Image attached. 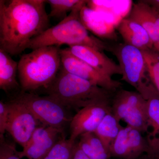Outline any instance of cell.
Wrapping results in <instances>:
<instances>
[{
	"mask_svg": "<svg viewBox=\"0 0 159 159\" xmlns=\"http://www.w3.org/2000/svg\"><path fill=\"white\" fill-rule=\"evenodd\" d=\"M62 131L44 125L38 126L22 151H18L20 158L43 159L54 144Z\"/></svg>",
	"mask_w": 159,
	"mask_h": 159,
	"instance_id": "obj_11",
	"label": "cell"
},
{
	"mask_svg": "<svg viewBox=\"0 0 159 159\" xmlns=\"http://www.w3.org/2000/svg\"><path fill=\"white\" fill-rule=\"evenodd\" d=\"M78 145L89 159H109V153L93 132L81 135Z\"/></svg>",
	"mask_w": 159,
	"mask_h": 159,
	"instance_id": "obj_20",
	"label": "cell"
},
{
	"mask_svg": "<svg viewBox=\"0 0 159 159\" xmlns=\"http://www.w3.org/2000/svg\"><path fill=\"white\" fill-rule=\"evenodd\" d=\"M80 17L87 29L98 37L111 39L116 37L115 33L116 25L108 20L107 16L90 9L86 4L81 8Z\"/></svg>",
	"mask_w": 159,
	"mask_h": 159,
	"instance_id": "obj_13",
	"label": "cell"
},
{
	"mask_svg": "<svg viewBox=\"0 0 159 159\" xmlns=\"http://www.w3.org/2000/svg\"><path fill=\"white\" fill-rule=\"evenodd\" d=\"M60 55L61 67L67 72L113 93L121 89L122 83L100 74L87 63L73 55L68 48L61 49Z\"/></svg>",
	"mask_w": 159,
	"mask_h": 159,
	"instance_id": "obj_9",
	"label": "cell"
},
{
	"mask_svg": "<svg viewBox=\"0 0 159 159\" xmlns=\"http://www.w3.org/2000/svg\"><path fill=\"white\" fill-rule=\"evenodd\" d=\"M75 144L64 137L56 142L43 159H72Z\"/></svg>",
	"mask_w": 159,
	"mask_h": 159,
	"instance_id": "obj_22",
	"label": "cell"
},
{
	"mask_svg": "<svg viewBox=\"0 0 159 159\" xmlns=\"http://www.w3.org/2000/svg\"><path fill=\"white\" fill-rule=\"evenodd\" d=\"M147 139L150 145L152 153L155 158L159 159V139Z\"/></svg>",
	"mask_w": 159,
	"mask_h": 159,
	"instance_id": "obj_26",
	"label": "cell"
},
{
	"mask_svg": "<svg viewBox=\"0 0 159 159\" xmlns=\"http://www.w3.org/2000/svg\"><path fill=\"white\" fill-rule=\"evenodd\" d=\"M112 113L119 121L141 133H148L146 101L136 91L120 89L114 94L111 102Z\"/></svg>",
	"mask_w": 159,
	"mask_h": 159,
	"instance_id": "obj_5",
	"label": "cell"
},
{
	"mask_svg": "<svg viewBox=\"0 0 159 159\" xmlns=\"http://www.w3.org/2000/svg\"><path fill=\"white\" fill-rule=\"evenodd\" d=\"M44 0L0 1V49L11 56L49 28Z\"/></svg>",
	"mask_w": 159,
	"mask_h": 159,
	"instance_id": "obj_1",
	"label": "cell"
},
{
	"mask_svg": "<svg viewBox=\"0 0 159 159\" xmlns=\"http://www.w3.org/2000/svg\"><path fill=\"white\" fill-rule=\"evenodd\" d=\"M60 51L57 46L42 47L21 56L18 74L22 92L33 93L51 85L61 67Z\"/></svg>",
	"mask_w": 159,
	"mask_h": 159,
	"instance_id": "obj_4",
	"label": "cell"
},
{
	"mask_svg": "<svg viewBox=\"0 0 159 159\" xmlns=\"http://www.w3.org/2000/svg\"><path fill=\"white\" fill-rule=\"evenodd\" d=\"M146 101V112L149 128L147 139H159V93L151 83L140 93Z\"/></svg>",
	"mask_w": 159,
	"mask_h": 159,
	"instance_id": "obj_16",
	"label": "cell"
},
{
	"mask_svg": "<svg viewBox=\"0 0 159 159\" xmlns=\"http://www.w3.org/2000/svg\"><path fill=\"white\" fill-rule=\"evenodd\" d=\"M84 1L81 0H48L46 1L51 7L49 17L62 18L66 17L67 13L71 12Z\"/></svg>",
	"mask_w": 159,
	"mask_h": 159,
	"instance_id": "obj_23",
	"label": "cell"
},
{
	"mask_svg": "<svg viewBox=\"0 0 159 159\" xmlns=\"http://www.w3.org/2000/svg\"><path fill=\"white\" fill-rule=\"evenodd\" d=\"M155 159H159L156 158H155Z\"/></svg>",
	"mask_w": 159,
	"mask_h": 159,
	"instance_id": "obj_31",
	"label": "cell"
},
{
	"mask_svg": "<svg viewBox=\"0 0 159 159\" xmlns=\"http://www.w3.org/2000/svg\"><path fill=\"white\" fill-rule=\"evenodd\" d=\"M109 52L116 57L122 70V80L140 92L151 83L142 51L125 43L110 46Z\"/></svg>",
	"mask_w": 159,
	"mask_h": 159,
	"instance_id": "obj_6",
	"label": "cell"
},
{
	"mask_svg": "<svg viewBox=\"0 0 159 159\" xmlns=\"http://www.w3.org/2000/svg\"><path fill=\"white\" fill-rule=\"evenodd\" d=\"M152 84L159 93V53L154 48L142 51Z\"/></svg>",
	"mask_w": 159,
	"mask_h": 159,
	"instance_id": "obj_21",
	"label": "cell"
},
{
	"mask_svg": "<svg viewBox=\"0 0 159 159\" xmlns=\"http://www.w3.org/2000/svg\"><path fill=\"white\" fill-rule=\"evenodd\" d=\"M7 103L9 113L6 131L23 148L38 126L39 121L25 106L16 99Z\"/></svg>",
	"mask_w": 159,
	"mask_h": 159,
	"instance_id": "obj_8",
	"label": "cell"
},
{
	"mask_svg": "<svg viewBox=\"0 0 159 159\" xmlns=\"http://www.w3.org/2000/svg\"><path fill=\"white\" fill-rule=\"evenodd\" d=\"M18 62L11 55L0 49V89L6 93L16 89L19 87L16 79Z\"/></svg>",
	"mask_w": 159,
	"mask_h": 159,
	"instance_id": "obj_17",
	"label": "cell"
},
{
	"mask_svg": "<svg viewBox=\"0 0 159 159\" xmlns=\"http://www.w3.org/2000/svg\"><path fill=\"white\" fill-rule=\"evenodd\" d=\"M155 158L152 155L148 154H146L143 155L142 156L139 157V158H137L136 159H155Z\"/></svg>",
	"mask_w": 159,
	"mask_h": 159,
	"instance_id": "obj_29",
	"label": "cell"
},
{
	"mask_svg": "<svg viewBox=\"0 0 159 159\" xmlns=\"http://www.w3.org/2000/svg\"><path fill=\"white\" fill-rule=\"evenodd\" d=\"M120 122L111 111L106 115L94 132L109 154L111 145L122 127Z\"/></svg>",
	"mask_w": 159,
	"mask_h": 159,
	"instance_id": "obj_19",
	"label": "cell"
},
{
	"mask_svg": "<svg viewBox=\"0 0 159 159\" xmlns=\"http://www.w3.org/2000/svg\"><path fill=\"white\" fill-rule=\"evenodd\" d=\"M49 97L65 108L78 111L88 106L111 103L114 94L61 67L57 77L46 89Z\"/></svg>",
	"mask_w": 159,
	"mask_h": 159,
	"instance_id": "obj_2",
	"label": "cell"
},
{
	"mask_svg": "<svg viewBox=\"0 0 159 159\" xmlns=\"http://www.w3.org/2000/svg\"><path fill=\"white\" fill-rule=\"evenodd\" d=\"M15 147L1 139L0 159H20Z\"/></svg>",
	"mask_w": 159,
	"mask_h": 159,
	"instance_id": "obj_24",
	"label": "cell"
},
{
	"mask_svg": "<svg viewBox=\"0 0 159 159\" xmlns=\"http://www.w3.org/2000/svg\"><path fill=\"white\" fill-rule=\"evenodd\" d=\"M131 1H88L89 8L106 15H110L121 21L128 15L131 8Z\"/></svg>",
	"mask_w": 159,
	"mask_h": 159,
	"instance_id": "obj_18",
	"label": "cell"
},
{
	"mask_svg": "<svg viewBox=\"0 0 159 159\" xmlns=\"http://www.w3.org/2000/svg\"><path fill=\"white\" fill-rule=\"evenodd\" d=\"M9 107L7 102L1 100L0 102V136L4 139V134L6 131V126L9 117Z\"/></svg>",
	"mask_w": 159,
	"mask_h": 159,
	"instance_id": "obj_25",
	"label": "cell"
},
{
	"mask_svg": "<svg viewBox=\"0 0 159 159\" xmlns=\"http://www.w3.org/2000/svg\"><path fill=\"white\" fill-rule=\"evenodd\" d=\"M68 49L73 55L87 63L100 74L110 77L116 74L122 75L119 65L102 51L85 46H70Z\"/></svg>",
	"mask_w": 159,
	"mask_h": 159,
	"instance_id": "obj_12",
	"label": "cell"
},
{
	"mask_svg": "<svg viewBox=\"0 0 159 159\" xmlns=\"http://www.w3.org/2000/svg\"><path fill=\"white\" fill-rule=\"evenodd\" d=\"M14 99L25 106L44 125L62 131L72 120L66 108L48 96L42 97L22 91Z\"/></svg>",
	"mask_w": 159,
	"mask_h": 159,
	"instance_id": "obj_7",
	"label": "cell"
},
{
	"mask_svg": "<svg viewBox=\"0 0 159 159\" xmlns=\"http://www.w3.org/2000/svg\"><path fill=\"white\" fill-rule=\"evenodd\" d=\"M87 2V1H84L57 25L49 28L42 34L33 39L27 49L33 50L42 47H59L67 44L69 47L85 46L102 52L109 51L110 45L90 34L80 20V12Z\"/></svg>",
	"mask_w": 159,
	"mask_h": 159,
	"instance_id": "obj_3",
	"label": "cell"
},
{
	"mask_svg": "<svg viewBox=\"0 0 159 159\" xmlns=\"http://www.w3.org/2000/svg\"><path fill=\"white\" fill-rule=\"evenodd\" d=\"M111 111V103L93 104L84 107L77 112L70 122V139H76L83 134L94 132L107 114Z\"/></svg>",
	"mask_w": 159,
	"mask_h": 159,
	"instance_id": "obj_10",
	"label": "cell"
},
{
	"mask_svg": "<svg viewBox=\"0 0 159 159\" xmlns=\"http://www.w3.org/2000/svg\"><path fill=\"white\" fill-rule=\"evenodd\" d=\"M72 159H89L83 151L80 148L78 144H75L74 154Z\"/></svg>",
	"mask_w": 159,
	"mask_h": 159,
	"instance_id": "obj_27",
	"label": "cell"
},
{
	"mask_svg": "<svg viewBox=\"0 0 159 159\" xmlns=\"http://www.w3.org/2000/svg\"><path fill=\"white\" fill-rule=\"evenodd\" d=\"M125 17L136 22L148 32L154 43L159 40V13L143 0L134 3Z\"/></svg>",
	"mask_w": 159,
	"mask_h": 159,
	"instance_id": "obj_14",
	"label": "cell"
},
{
	"mask_svg": "<svg viewBox=\"0 0 159 159\" xmlns=\"http://www.w3.org/2000/svg\"><path fill=\"white\" fill-rule=\"evenodd\" d=\"M116 28L125 43L141 51L153 48V43L147 31L133 20L124 18L117 25Z\"/></svg>",
	"mask_w": 159,
	"mask_h": 159,
	"instance_id": "obj_15",
	"label": "cell"
},
{
	"mask_svg": "<svg viewBox=\"0 0 159 159\" xmlns=\"http://www.w3.org/2000/svg\"><path fill=\"white\" fill-rule=\"evenodd\" d=\"M153 47L159 53V40L154 43Z\"/></svg>",
	"mask_w": 159,
	"mask_h": 159,
	"instance_id": "obj_30",
	"label": "cell"
},
{
	"mask_svg": "<svg viewBox=\"0 0 159 159\" xmlns=\"http://www.w3.org/2000/svg\"><path fill=\"white\" fill-rule=\"evenodd\" d=\"M159 13V0H143Z\"/></svg>",
	"mask_w": 159,
	"mask_h": 159,
	"instance_id": "obj_28",
	"label": "cell"
}]
</instances>
